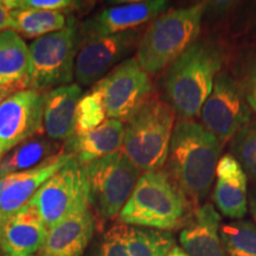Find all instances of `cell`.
I'll return each mask as SVG.
<instances>
[{
  "label": "cell",
  "instance_id": "cell-1",
  "mask_svg": "<svg viewBox=\"0 0 256 256\" xmlns=\"http://www.w3.org/2000/svg\"><path fill=\"white\" fill-rule=\"evenodd\" d=\"M223 145L196 120L176 121L164 170L194 209L209 194Z\"/></svg>",
  "mask_w": 256,
  "mask_h": 256
},
{
  "label": "cell",
  "instance_id": "cell-2",
  "mask_svg": "<svg viewBox=\"0 0 256 256\" xmlns=\"http://www.w3.org/2000/svg\"><path fill=\"white\" fill-rule=\"evenodd\" d=\"M224 62L223 44L206 37L197 40L165 69L162 78V100L171 106L179 119H194L200 115Z\"/></svg>",
  "mask_w": 256,
  "mask_h": 256
},
{
  "label": "cell",
  "instance_id": "cell-3",
  "mask_svg": "<svg viewBox=\"0 0 256 256\" xmlns=\"http://www.w3.org/2000/svg\"><path fill=\"white\" fill-rule=\"evenodd\" d=\"M196 210L168 172H144L120 211L118 220L124 226L174 232L183 229Z\"/></svg>",
  "mask_w": 256,
  "mask_h": 256
},
{
  "label": "cell",
  "instance_id": "cell-4",
  "mask_svg": "<svg viewBox=\"0 0 256 256\" xmlns=\"http://www.w3.org/2000/svg\"><path fill=\"white\" fill-rule=\"evenodd\" d=\"M206 2L165 11L142 32L136 58L150 76L164 72L200 37Z\"/></svg>",
  "mask_w": 256,
  "mask_h": 256
},
{
  "label": "cell",
  "instance_id": "cell-5",
  "mask_svg": "<svg viewBox=\"0 0 256 256\" xmlns=\"http://www.w3.org/2000/svg\"><path fill=\"white\" fill-rule=\"evenodd\" d=\"M176 112L153 95L124 121L121 151L140 171H158L168 162Z\"/></svg>",
  "mask_w": 256,
  "mask_h": 256
},
{
  "label": "cell",
  "instance_id": "cell-6",
  "mask_svg": "<svg viewBox=\"0 0 256 256\" xmlns=\"http://www.w3.org/2000/svg\"><path fill=\"white\" fill-rule=\"evenodd\" d=\"M89 186V203L101 223L118 218L136 188L142 171L118 151L83 166Z\"/></svg>",
  "mask_w": 256,
  "mask_h": 256
},
{
  "label": "cell",
  "instance_id": "cell-7",
  "mask_svg": "<svg viewBox=\"0 0 256 256\" xmlns=\"http://www.w3.org/2000/svg\"><path fill=\"white\" fill-rule=\"evenodd\" d=\"M80 31L70 18L62 30L36 38L28 46L30 89L40 92L70 84L80 49Z\"/></svg>",
  "mask_w": 256,
  "mask_h": 256
},
{
  "label": "cell",
  "instance_id": "cell-8",
  "mask_svg": "<svg viewBox=\"0 0 256 256\" xmlns=\"http://www.w3.org/2000/svg\"><path fill=\"white\" fill-rule=\"evenodd\" d=\"M28 203L40 214L46 229L90 208L84 168L72 158L42 185Z\"/></svg>",
  "mask_w": 256,
  "mask_h": 256
},
{
  "label": "cell",
  "instance_id": "cell-9",
  "mask_svg": "<svg viewBox=\"0 0 256 256\" xmlns=\"http://www.w3.org/2000/svg\"><path fill=\"white\" fill-rule=\"evenodd\" d=\"M200 114V124L223 144L252 116L241 84L228 70H220L216 76L211 94Z\"/></svg>",
  "mask_w": 256,
  "mask_h": 256
},
{
  "label": "cell",
  "instance_id": "cell-10",
  "mask_svg": "<svg viewBox=\"0 0 256 256\" xmlns=\"http://www.w3.org/2000/svg\"><path fill=\"white\" fill-rule=\"evenodd\" d=\"M101 92L108 119L124 122L153 96L151 76L130 57L95 84Z\"/></svg>",
  "mask_w": 256,
  "mask_h": 256
},
{
  "label": "cell",
  "instance_id": "cell-11",
  "mask_svg": "<svg viewBox=\"0 0 256 256\" xmlns=\"http://www.w3.org/2000/svg\"><path fill=\"white\" fill-rule=\"evenodd\" d=\"M139 28L81 42L74 68V78L78 86L96 84L118 64L130 58L142 40Z\"/></svg>",
  "mask_w": 256,
  "mask_h": 256
},
{
  "label": "cell",
  "instance_id": "cell-12",
  "mask_svg": "<svg viewBox=\"0 0 256 256\" xmlns=\"http://www.w3.org/2000/svg\"><path fill=\"white\" fill-rule=\"evenodd\" d=\"M44 92L26 89L0 102V159L43 130Z\"/></svg>",
  "mask_w": 256,
  "mask_h": 256
},
{
  "label": "cell",
  "instance_id": "cell-13",
  "mask_svg": "<svg viewBox=\"0 0 256 256\" xmlns=\"http://www.w3.org/2000/svg\"><path fill=\"white\" fill-rule=\"evenodd\" d=\"M168 6L170 2L165 0H144L101 10L95 16L83 22L80 28L81 42L136 30L139 26L154 20L156 17L168 11Z\"/></svg>",
  "mask_w": 256,
  "mask_h": 256
},
{
  "label": "cell",
  "instance_id": "cell-14",
  "mask_svg": "<svg viewBox=\"0 0 256 256\" xmlns=\"http://www.w3.org/2000/svg\"><path fill=\"white\" fill-rule=\"evenodd\" d=\"M72 158V153L63 151L36 168L0 178V217L11 215L26 206L42 185Z\"/></svg>",
  "mask_w": 256,
  "mask_h": 256
},
{
  "label": "cell",
  "instance_id": "cell-15",
  "mask_svg": "<svg viewBox=\"0 0 256 256\" xmlns=\"http://www.w3.org/2000/svg\"><path fill=\"white\" fill-rule=\"evenodd\" d=\"M48 229L37 210L26 206L0 217V249L8 256H36Z\"/></svg>",
  "mask_w": 256,
  "mask_h": 256
},
{
  "label": "cell",
  "instance_id": "cell-16",
  "mask_svg": "<svg viewBox=\"0 0 256 256\" xmlns=\"http://www.w3.org/2000/svg\"><path fill=\"white\" fill-rule=\"evenodd\" d=\"M96 226L92 208L74 214L48 229L36 256H82Z\"/></svg>",
  "mask_w": 256,
  "mask_h": 256
},
{
  "label": "cell",
  "instance_id": "cell-17",
  "mask_svg": "<svg viewBox=\"0 0 256 256\" xmlns=\"http://www.w3.org/2000/svg\"><path fill=\"white\" fill-rule=\"evenodd\" d=\"M212 200L223 216L242 220L248 211V177L232 153L220 156L216 168Z\"/></svg>",
  "mask_w": 256,
  "mask_h": 256
},
{
  "label": "cell",
  "instance_id": "cell-18",
  "mask_svg": "<svg viewBox=\"0 0 256 256\" xmlns=\"http://www.w3.org/2000/svg\"><path fill=\"white\" fill-rule=\"evenodd\" d=\"M222 220L211 203L197 208L180 230L179 242L188 256H228L220 241Z\"/></svg>",
  "mask_w": 256,
  "mask_h": 256
},
{
  "label": "cell",
  "instance_id": "cell-19",
  "mask_svg": "<svg viewBox=\"0 0 256 256\" xmlns=\"http://www.w3.org/2000/svg\"><path fill=\"white\" fill-rule=\"evenodd\" d=\"M82 94L78 83L62 86L44 92L43 130L52 142H64L76 130V110Z\"/></svg>",
  "mask_w": 256,
  "mask_h": 256
},
{
  "label": "cell",
  "instance_id": "cell-20",
  "mask_svg": "<svg viewBox=\"0 0 256 256\" xmlns=\"http://www.w3.org/2000/svg\"><path fill=\"white\" fill-rule=\"evenodd\" d=\"M30 89V54L20 34L0 32V92L6 98Z\"/></svg>",
  "mask_w": 256,
  "mask_h": 256
},
{
  "label": "cell",
  "instance_id": "cell-21",
  "mask_svg": "<svg viewBox=\"0 0 256 256\" xmlns=\"http://www.w3.org/2000/svg\"><path fill=\"white\" fill-rule=\"evenodd\" d=\"M124 124L122 121L107 119L104 124L83 134H74L66 144V152L72 153L80 165L90 162L121 151Z\"/></svg>",
  "mask_w": 256,
  "mask_h": 256
},
{
  "label": "cell",
  "instance_id": "cell-22",
  "mask_svg": "<svg viewBox=\"0 0 256 256\" xmlns=\"http://www.w3.org/2000/svg\"><path fill=\"white\" fill-rule=\"evenodd\" d=\"M52 151L54 145L49 140H28L0 159V178L36 168L54 156Z\"/></svg>",
  "mask_w": 256,
  "mask_h": 256
},
{
  "label": "cell",
  "instance_id": "cell-23",
  "mask_svg": "<svg viewBox=\"0 0 256 256\" xmlns=\"http://www.w3.org/2000/svg\"><path fill=\"white\" fill-rule=\"evenodd\" d=\"M14 31L28 38H40L66 26V16L60 11H43L34 8L12 10Z\"/></svg>",
  "mask_w": 256,
  "mask_h": 256
},
{
  "label": "cell",
  "instance_id": "cell-24",
  "mask_svg": "<svg viewBox=\"0 0 256 256\" xmlns=\"http://www.w3.org/2000/svg\"><path fill=\"white\" fill-rule=\"evenodd\" d=\"M174 247V238L171 232L130 226L128 256H168Z\"/></svg>",
  "mask_w": 256,
  "mask_h": 256
},
{
  "label": "cell",
  "instance_id": "cell-25",
  "mask_svg": "<svg viewBox=\"0 0 256 256\" xmlns=\"http://www.w3.org/2000/svg\"><path fill=\"white\" fill-rule=\"evenodd\" d=\"M220 236L228 256H256V224L252 220L224 223Z\"/></svg>",
  "mask_w": 256,
  "mask_h": 256
},
{
  "label": "cell",
  "instance_id": "cell-26",
  "mask_svg": "<svg viewBox=\"0 0 256 256\" xmlns=\"http://www.w3.org/2000/svg\"><path fill=\"white\" fill-rule=\"evenodd\" d=\"M230 150L246 174L256 184V115L232 138Z\"/></svg>",
  "mask_w": 256,
  "mask_h": 256
},
{
  "label": "cell",
  "instance_id": "cell-27",
  "mask_svg": "<svg viewBox=\"0 0 256 256\" xmlns=\"http://www.w3.org/2000/svg\"><path fill=\"white\" fill-rule=\"evenodd\" d=\"M107 120L104 98L101 92L94 87L90 92L83 95L76 110V130L75 134L87 133L95 130Z\"/></svg>",
  "mask_w": 256,
  "mask_h": 256
},
{
  "label": "cell",
  "instance_id": "cell-28",
  "mask_svg": "<svg viewBox=\"0 0 256 256\" xmlns=\"http://www.w3.org/2000/svg\"><path fill=\"white\" fill-rule=\"evenodd\" d=\"M252 112L256 114V46H249L240 58L235 75Z\"/></svg>",
  "mask_w": 256,
  "mask_h": 256
},
{
  "label": "cell",
  "instance_id": "cell-29",
  "mask_svg": "<svg viewBox=\"0 0 256 256\" xmlns=\"http://www.w3.org/2000/svg\"><path fill=\"white\" fill-rule=\"evenodd\" d=\"M130 226L115 224L104 232L98 256H128V238Z\"/></svg>",
  "mask_w": 256,
  "mask_h": 256
},
{
  "label": "cell",
  "instance_id": "cell-30",
  "mask_svg": "<svg viewBox=\"0 0 256 256\" xmlns=\"http://www.w3.org/2000/svg\"><path fill=\"white\" fill-rule=\"evenodd\" d=\"M11 10L34 8L43 11H60L74 6L75 2L70 0H6Z\"/></svg>",
  "mask_w": 256,
  "mask_h": 256
},
{
  "label": "cell",
  "instance_id": "cell-31",
  "mask_svg": "<svg viewBox=\"0 0 256 256\" xmlns=\"http://www.w3.org/2000/svg\"><path fill=\"white\" fill-rule=\"evenodd\" d=\"M14 31V23L12 19V10L6 4V0H0V32Z\"/></svg>",
  "mask_w": 256,
  "mask_h": 256
},
{
  "label": "cell",
  "instance_id": "cell-32",
  "mask_svg": "<svg viewBox=\"0 0 256 256\" xmlns=\"http://www.w3.org/2000/svg\"><path fill=\"white\" fill-rule=\"evenodd\" d=\"M248 208L249 210H250L252 218H254L256 222V184L252 185V188H250V192H249Z\"/></svg>",
  "mask_w": 256,
  "mask_h": 256
},
{
  "label": "cell",
  "instance_id": "cell-33",
  "mask_svg": "<svg viewBox=\"0 0 256 256\" xmlns=\"http://www.w3.org/2000/svg\"><path fill=\"white\" fill-rule=\"evenodd\" d=\"M168 256H188V255L180 247H177V246H174V247L172 248V250L168 252Z\"/></svg>",
  "mask_w": 256,
  "mask_h": 256
},
{
  "label": "cell",
  "instance_id": "cell-34",
  "mask_svg": "<svg viewBox=\"0 0 256 256\" xmlns=\"http://www.w3.org/2000/svg\"><path fill=\"white\" fill-rule=\"evenodd\" d=\"M6 98V96L4 95V94H2V92H0V102H2V100H4V98Z\"/></svg>",
  "mask_w": 256,
  "mask_h": 256
},
{
  "label": "cell",
  "instance_id": "cell-35",
  "mask_svg": "<svg viewBox=\"0 0 256 256\" xmlns=\"http://www.w3.org/2000/svg\"><path fill=\"white\" fill-rule=\"evenodd\" d=\"M0 256H8V255H6V254H5V252H2V249H0Z\"/></svg>",
  "mask_w": 256,
  "mask_h": 256
}]
</instances>
